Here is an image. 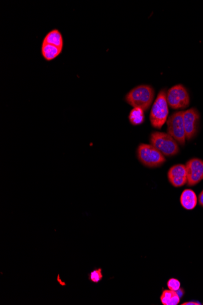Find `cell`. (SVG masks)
I'll use <instances>...</instances> for the list:
<instances>
[{"label": "cell", "instance_id": "6da1fadb", "mask_svg": "<svg viewBox=\"0 0 203 305\" xmlns=\"http://www.w3.org/2000/svg\"><path fill=\"white\" fill-rule=\"evenodd\" d=\"M155 92L147 85L134 87L125 96V101L133 108H140L147 111L154 99Z\"/></svg>", "mask_w": 203, "mask_h": 305}, {"label": "cell", "instance_id": "7a4b0ae2", "mask_svg": "<svg viewBox=\"0 0 203 305\" xmlns=\"http://www.w3.org/2000/svg\"><path fill=\"white\" fill-rule=\"evenodd\" d=\"M168 115L169 109L166 90H162L159 93L151 110L150 120L153 127L161 129L166 123Z\"/></svg>", "mask_w": 203, "mask_h": 305}, {"label": "cell", "instance_id": "3957f363", "mask_svg": "<svg viewBox=\"0 0 203 305\" xmlns=\"http://www.w3.org/2000/svg\"><path fill=\"white\" fill-rule=\"evenodd\" d=\"M150 142L164 156H174L179 152L178 143L169 134L155 132L151 134Z\"/></svg>", "mask_w": 203, "mask_h": 305}, {"label": "cell", "instance_id": "277c9868", "mask_svg": "<svg viewBox=\"0 0 203 305\" xmlns=\"http://www.w3.org/2000/svg\"><path fill=\"white\" fill-rule=\"evenodd\" d=\"M136 153L139 161L148 167L161 166L166 161L164 156L152 145L140 144Z\"/></svg>", "mask_w": 203, "mask_h": 305}, {"label": "cell", "instance_id": "5b68a950", "mask_svg": "<svg viewBox=\"0 0 203 305\" xmlns=\"http://www.w3.org/2000/svg\"><path fill=\"white\" fill-rule=\"evenodd\" d=\"M183 112L180 111L174 113L167 122V134L171 136L181 146L185 145L186 140Z\"/></svg>", "mask_w": 203, "mask_h": 305}, {"label": "cell", "instance_id": "8992f818", "mask_svg": "<svg viewBox=\"0 0 203 305\" xmlns=\"http://www.w3.org/2000/svg\"><path fill=\"white\" fill-rule=\"evenodd\" d=\"M167 101L168 105L173 109H185L190 103V97L186 88L178 84L168 90Z\"/></svg>", "mask_w": 203, "mask_h": 305}, {"label": "cell", "instance_id": "52a82bcc", "mask_svg": "<svg viewBox=\"0 0 203 305\" xmlns=\"http://www.w3.org/2000/svg\"><path fill=\"white\" fill-rule=\"evenodd\" d=\"M184 125L186 132V137L191 140L196 137L198 131L200 122V114L196 109L192 108L183 112Z\"/></svg>", "mask_w": 203, "mask_h": 305}, {"label": "cell", "instance_id": "ba28073f", "mask_svg": "<svg viewBox=\"0 0 203 305\" xmlns=\"http://www.w3.org/2000/svg\"><path fill=\"white\" fill-rule=\"evenodd\" d=\"M187 171L188 185H196L203 179V160L194 158L186 164Z\"/></svg>", "mask_w": 203, "mask_h": 305}, {"label": "cell", "instance_id": "9c48e42d", "mask_svg": "<svg viewBox=\"0 0 203 305\" xmlns=\"http://www.w3.org/2000/svg\"><path fill=\"white\" fill-rule=\"evenodd\" d=\"M167 175H168L169 182L175 187H181L188 183L186 165L183 164L173 166L169 170Z\"/></svg>", "mask_w": 203, "mask_h": 305}, {"label": "cell", "instance_id": "30bf717a", "mask_svg": "<svg viewBox=\"0 0 203 305\" xmlns=\"http://www.w3.org/2000/svg\"><path fill=\"white\" fill-rule=\"evenodd\" d=\"M180 202L184 208L188 210H193L197 205V196L193 190L186 189L181 195Z\"/></svg>", "mask_w": 203, "mask_h": 305}, {"label": "cell", "instance_id": "8fae6325", "mask_svg": "<svg viewBox=\"0 0 203 305\" xmlns=\"http://www.w3.org/2000/svg\"><path fill=\"white\" fill-rule=\"evenodd\" d=\"M63 48L50 45V44L42 43L41 47V53L46 61H51L57 58L62 53Z\"/></svg>", "mask_w": 203, "mask_h": 305}, {"label": "cell", "instance_id": "7c38bea8", "mask_svg": "<svg viewBox=\"0 0 203 305\" xmlns=\"http://www.w3.org/2000/svg\"><path fill=\"white\" fill-rule=\"evenodd\" d=\"M42 43L50 44V45L57 46L60 48H64V38H63L62 33L57 29L49 31L45 35Z\"/></svg>", "mask_w": 203, "mask_h": 305}, {"label": "cell", "instance_id": "4fadbf2b", "mask_svg": "<svg viewBox=\"0 0 203 305\" xmlns=\"http://www.w3.org/2000/svg\"><path fill=\"white\" fill-rule=\"evenodd\" d=\"M161 301L164 305H177L180 303V298L176 291L164 290L161 296Z\"/></svg>", "mask_w": 203, "mask_h": 305}, {"label": "cell", "instance_id": "5bb4252c", "mask_svg": "<svg viewBox=\"0 0 203 305\" xmlns=\"http://www.w3.org/2000/svg\"><path fill=\"white\" fill-rule=\"evenodd\" d=\"M128 119L133 126L141 125L144 122V111L140 108H133L129 114Z\"/></svg>", "mask_w": 203, "mask_h": 305}, {"label": "cell", "instance_id": "9a60e30c", "mask_svg": "<svg viewBox=\"0 0 203 305\" xmlns=\"http://www.w3.org/2000/svg\"><path fill=\"white\" fill-rule=\"evenodd\" d=\"M89 280L93 284H98L103 279L102 269H95L89 274Z\"/></svg>", "mask_w": 203, "mask_h": 305}, {"label": "cell", "instance_id": "2e32d148", "mask_svg": "<svg viewBox=\"0 0 203 305\" xmlns=\"http://www.w3.org/2000/svg\"><path fill=\"white\" fill-rule=\"evenodd\" d=\"M180 282L177 279H171L167 282V287L170 290L177 291L180 289Z\"/></svg>", "mask_w": 203, "mask_h": 305}, {"label": "cell", "instance_id": "e0dca14e", "mask_svg": "<svg viewBox=\"0 0 203 305\" xmlns=\"http://www.w3.org/2000/svg\"><path fill=\"white\" fill-rule=\"evenodd\" d=\"M199 202L200 205L203 207V190L201 192V193L200 194L199 196Z\"/></svg>", "mask_w": 203, "mask_h": 305}, {"label": "cell", "instance_id": "ac0fdd59", "mask_svg": "<svg viewBox=\"0 0 203 305\" xmlns=\"http://www.w3.org/2000/svg\"><path fill=\"white\" fill-rule=\"evenodd\" d=\"M200 305L201 304L199 303V302H186V303H183V304H182V305Z\"/></svg>", "mask_w": 203, "mask_h": 305}, {"label": "cell", "instance_id": "d6986e66", "mask_svg": "<svg viewBox=\"0 0 203 305\" xmlns=\"http://www.w3.org/2000/svg\"><path fill=\"white\" fill-rule=\"evenodd\" d=\"M176 293H177V295H178V296L180 297V298L181 299V298H182V297L184 295V290L183 289H181V288H180L179 290L176 291Z\"/></svg>", "mask_w": 203, "mask_h": 305}]
</instances>
